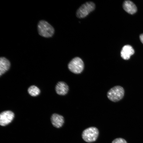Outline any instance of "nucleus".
Masks as SVG:
<instances>
[{
    "mask_svg": "<svg viewBox=\"0 0 143 143\" xmlns=\"http://www.w3.org/2000/svg\"><path fill=\"white\" fill-rule=\"evenodd\" d=\"M37 26L39 34L43 37H51L54 33V29L53 26L44 20L40 21L38 24Z\"/></svg>",
    "mask_w": 143,
    "mask_h": 143,
    "instance_id": "obj_1",
    "label": "nucleus"
},
{
    "mask_svg": "<svg viewBox=\"0 0 143 143\" xmlns=\"http://www.w3.org/2000/svg\"><path fill=\"white\" fill-rule=\"evenodd\" d=\"M124 93L123 88L120 86L117 85L111 88L108 91L107 96L111 101L116 102L123 98Z\"/></svg>",
    "mask_w": 143,
    "mask_h": 143,
    "instance_id": "obj_2",
    "label": "nucleus"
},
{
    "mask_svg": "<svg viewBox=\"0 0 143 143\" xmlns=\"http://www.w3.org/2000/svg\"><path fill=\"white\" fill-rule=\"evenodd\" d=\"M69 70L75 74L81 73L84 68V63L82 60L79 57H75L72 59L68 64Z\"/></svg>",
    "mask_w": 143,
    "mask_h": 143,
    "instance_id": "obj_3",
    "label": "nucleus"
},
{
    "mask_svg": "<svg viewBox=\"0 0 143 143\" xmlns=\"http://www.w3.org/2000/svg\"><path fill=\"white\" fill-rule=\"evenodd\" d=\"M99 134L98 129L95 127H90L84 130L82 134L83 139L86 142H91L95 141Z\"/></svg>",
    "mask_w": 143,
    "mask_h": 143,
    "instance_id": "obj_4",
    "label": "nucleus"
},
{
    "mask_svg": "<svg viewBox=\"0 0 143 143\" xmlns=\"http://www.w3.org/2000/svg\"><path fill=\"white\" fill-rule=\"evenodd\" d=\"M95 7V5L93 2H86L82 5L77 10V16L80 18H84L94 10Z\"/></svg>",
    "mask_w": 143,
    "mask_h": 143,
    "instance_id": "obj_5",
    "label": "nucleus"
},
{
    "mask_svg": "<svg viewBox=\"0 0 143 143\" xmlns=\"http://www.w3.org/2000/svg\"><path fill=\"white\" fill-rule=\"evenodd\" d=\"M14 117L13 112L10 110L2 112L0 114V124L5 126L8 124L12 120Z\"/></svg>",
    "mask_w": 143,
    "mask_h": 143,
    "instance_id": "obj_6",
    "label": "nucleus"
},
{
    "mask_svg": "<svg viewBox=\"0 0 143 143\" xmlns=\"http://www.w3.org/2000/svg\"><path fill=\"white\" fill-rule=\"evenodd\" d=\"M135 51L130 45L123 46L120 52V56L124 60H127L130 59L131 56L134 54Z\"/></svg>",
    "mask_w": 143,
    "mask_h": 143,
    "instance_id": "obj_7",
    "label": "nucleus"
},
{
    "mask_svg": "<svg viewBox=\"0 0 143 143\" xmlns=\"http://www.w3.org/2000/svg\"><path fill=\"white\" fill-rule=\"evenodd\" d=\"M55 90L57 94L60 95H65L66 94L69 90L68 85L64 82L60 81L56 84Z\"/></svg>",
    "mask_w": 143,
    "mask_h": 143,
    "instance_id": "obj_8",
    "label": "nucleus"
},
{
    "mask_svg": "<svg viewBox=\"0 0 143 143\" xmlns=\"http://www.w3.org/2000/svg\"><path fill=\"white\" fill-rule=\"evenodd\" d=\"M51 119L53 125L57 128L61 127L64 122L63 117L56 113H54L52 115Z\"/></svg>",
    "mask_w": 143,
    "mask_h": 143,
    "instance_id": "obj_9",
    "label": "nucleus"
},
{
    "mask_svg": "<svg viewBox=\"0 0 143 143\" xmlns=\"http://www.w3.org/2000/svg\"><path fill=\"white\" fill-rule=\"evenodd\" d=\"M123 7L126 12L131 14L135 13L137 11L135 5L130 1H125L123 3Z\"/></svg>",
    "mask_w": 143,
    "mask_h": 143,
    "instance_id": "obj_10",
    "label": "nucleus"
},
{
    "mask_svg": "<svg viewBox=\"0 0 143 143\" xmlns=\"http://www.w3.org/2000/svg\"><path fill=\"white\" fill-rule=\"evenodd\" d=\"M11 64L9 61L4 57L0 58V75L1 76L10 68Z\"/></svg>",
    "mask_w": 143,
    "mask_h": 143,
    "instance_id": "obj_11",
    "label": "nucleus"
},
{
    "mask_svg": "<svg viewBox=\"0 0 143 143\" xmlns=\"http://www.w3.org/2000/svg\"><path fill=\"white\" fill-rule=\"evenodd\" d=\"M28 91L29 94L33 97L38 95L40 93L39 88L35 85H32L28 88Z\"/></svg>",
    "mask_w": 143,
    "mask_h": 143,
    "instance_id": "obj_12",
    "label": "nucleus"
},
{
    "mask_svg": "<svg viewBox=\"0 0 143 143\" xmlns=\"http://www.w3.org/2000/svg\"><path fill=\"white\" fill-rule=\"evenodd\" d=\"M111 143H127L124 139L121 138H117L114 139Z\"/></svg>",
    "mask_w": 143,
    "mask_h": 143,
    "instance_id": "obj_13",
    "label": "nucleus"
},
{
    "mask_svg": "<svg viewBox=\"0 0 143 143\" xmlns=\"http://www.w3.org/2000/svg\"><path fill=\"white\" fill-rule=\"evenodd\" d=\"M140 39L142 43L143 44V34H141L140 35Z\"/></svg>",
    "mask_w": 143,
    "mask_h": 143,
    "instance_id": "obj_14",
    "label": "nucleus"
}]
</instances>
